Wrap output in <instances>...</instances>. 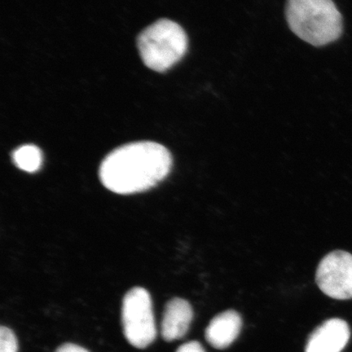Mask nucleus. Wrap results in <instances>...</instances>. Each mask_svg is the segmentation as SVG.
<instances>
[{
    "label": "nucleus",
    "instance_id": "obj_11",
    "mask_svg": "<svg viewBox=\"0 0 352 352\" xmlns=\"http://www.w3.org/2000/svg\"><path fill=\"white\" fill-rule=\"evenodd\" d=\"M176 352H206L204 346L196 341L188 342L180 346Z\"/></svg>",
    "mask_w": 352,
    "mask_h": 352
},
{
    "label": "nucleus",
    "instance_id": "obj_10",
    "mask_svg": "<svg viewBox=\"0 0 352 352\" xmlns=\"http://www.w3.org/2000/svg\"><path fill=\"white\" fill-rule=\"evenodd\" d=\"M19 351V342L14 332L6 327L0 328V352Z\"/></svg>",
    "mask_w": 352,
    "mask_h": 352
},
{
    "label": "nucleus",
    "instance_id": "obj_4",
    "mask_svg": "<svg viewBox=\"0 0 352 352\" xmlns=\"http://www.w3.org/2000/svg\"><path fill=\"white\" fill-rule=\"evenodd\" d=\"M123 333L131 346L146 349L155 340L157 329L151 294L142 287L126 294L122 307Z\"/></svg>",
    "mask_w": 352,
    "mask_h": 352
},
{
    "label": "nucleus",
    "instance_id": "obj_12",
    "mask_svg": "<svg viewBox=\"0 0 352 352\" xmlns=\"http://www.w3.org/2000/svg\"><path fill=\"white\" fill-rule=\"evenodd\" d=\"M55 352H89L80 346L73 344V343H65L56 350Z\"/></svg>",
    "mask_w": 352,
    "mask_h": 352
},
{
    "label": "nucleus",
    "instance_id": "obj_3",
    "mask_svg": "<svg viewBox=\"0 0 352 352\" xmlns=\"http://www.w3.org/2000/svg\"><path fill=\"white\" fill-rule=\"evenodd\" d=\"M138 48L143 63L149 69L164 72L182 60L188 46L186 32L168 19L154 22L138 37Z\"/></svg>",
    "mask_w": 352,
    "mask_h": 352
},
{
    "label": "nucleus",
    "instance_id": "obj_1",
    "mask_svg": "<svg viewBox=\"0 0 352 352\" xmlns=\"http://www.w3.org/2000/svg\"><path fill=\"white\" fill-rule=\"evenodd\" d=\"M173 160L158 143L140 142L122 145L101 162V183L118 195H133L156 186L170 173Z\"/></svg>",
    "mask_w": 352,
    "mask_h": 352
},
{
    "label": "nucleus",
    "instance_id": "obj_9",
    "mask_svg": "<svg viewBox=\"0 0 352 352\" xmlns=\"http://www.w3.org/2000/svg\"><path fill=\"white\" fill-rule=\"evenodd\" d=\"M12 160L21 170L34 173L41 168L43 153L41 148L34 144L22 145L13 152Z\"/></svg>",
    "mask_w": 352,
    "mask_h": 352
},
{
    "label": "nucleus",
    "instance_id": "obj_7",
    "mask_svg": "<svg viewBox=\"0 0 352 352\" xmlns=\"http://www.w3.org/2000/svg\"><path fill=\"white\" fill-rule=\"evenodd\" d=\"M193 318V310L186 299L174 298L166 303L161 325L162 337L166 342L186 336Z\"/></svg>",
    "mask_w": 352,
    "mask_h": 352
},
{
    "label": "nucleus",
    "instance_id": "obj_2",
    "mask_svg": "<svg viewBox=\"0 0 352 352\" xmlns=\"http://www.w3.org/2000/svg\"><path fill=\"white\" fill-rule=\"evenodd\" d=\"M286 21L292 32L315 47L341 36L342 16L333 0H287Z\"/></svg>",
    "mask_w": 352,
    "mask_h": 352
},
{
    "label": "nucleus",
    "instance_id": "obj_5",
    "mask_svg": "<svg viewBox=\"0 0 352 352\" xmlns=\"http://www.w3.org/2000/svg\"><path fill=\"white\" fill-rule=\"evenodd\" d=\"M316 283L325 296L337 300L352 298V254L336 250L321 259Z\"/></svg>",
    "mask_w": 352,
    "mask_h": 352
},
{
    "label": "nucleus",
    "instance_id": "obj_8",
    "mask_svg": "<svg viewBox=\"0 0 352 352\" xmlns=\"http://www.w3.org/2000/svg\"><path fill=\"white\" fill-rule=\"evenodd\" d=\"M241 325L239 312L233 310L223 311L210 321L206 329V340L214 349H226L239 337Z\"/></svg>",
    "mask_w": 352,
    "mask_h": 352
},
{
    "label": "nucleus",
    "instance_id": "obj_6",
    "mask_svg": "<svg viewBox=\"0 0 352 352\" xmlns=\"http://www.w3.org/2000/svg\"><path fill=\"white\" fill-rule=\"evenodd\" d=\"M351 330L349 324L340 318L324 321L311 333L305 352H342L349 343Z\"/></svg>",
    "mask_w": 352,
    "mask_h": 352
}]
</instances>
